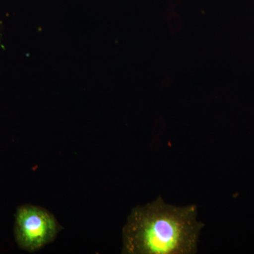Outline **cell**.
Wrapping results in <instances>:
<instances>
[{
    "label": "cell",
    "instance_id": "6da1fadb",
    "mask_svg": "<svg viewBox=\"0 0 254 254\" xmlns=\"http://www.w3.org/2000/svg\"><path fill=\"white\" fill-rule=\"evenodd\" d=\"M195 205L177 207L161 197L133 208L123 228V254L196 253L204 224L196 220Z\"/></svg>",
    "mask_w": 254,
    "mask_h": 254
},
{
    "label": "cell",
    "instance_id": "7a4b0ae2",
    "mask_svg": "<svg viewBox=\"0 0 254 254\" xmlns=\"http://www.w3.org/2000/svg\"><path fill=\"white\" fill-rule=\"evenodd\" d=\"M61 230L53 214L31 205L18 207L15 215L14 237L21 250L35 252L55 240Z\"/></svg>",
    "mask_w": 254,
    "mask_h": 254
}]
</instances>
